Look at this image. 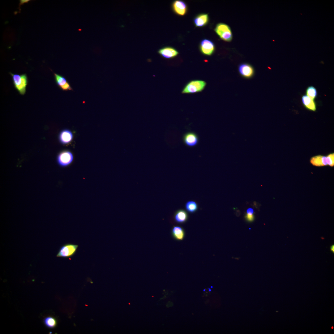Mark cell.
<instances>
[{
  "instance_id": "23",
  "label": "cell",
  "mask_w": 334,
  "mask_h": 334,
  "mask_svg": "<svg viewBox=\"0 0 334 334\" xmlns=\"http://www.w3.org/2000/svg\"><path fill=\"white\" fill-rule=\"evenodd\" d=\"M30 0H20V3L19 6L20 5H21L22 4H23L24 3L27 2H28Z\"/></svg>"
},
{
  "instance_id": "22",
  "label": "cell",
  "mask_w": 334,
  "mask_h": 334,
  "mask_svg": "<svg viewBox=\"0 0 334 334\" xmlns=\"http://www.w3.org/2000/svg\"><path fill=\"white\" fill-rule=\"evenodd\" d=\"M253 210L251 208H249L247 210L246 218L248 221H250L253 220Z\"/></svg>"
},
{
  "instance_id": "11",
  "label": "cell",
  "mask_w": 334,
  "mask_h": 334,
  "mask_svg": "<svg viewBox=\"0 0 334 334\" xmlns=\"http://www.w3.org/2000/svg\"><path fill=\"white\" fill-rule=\"evenodd\" d=\"M189 217L187 212L183 209L177 210L174 212L173 220L175 222L178 224H183L186 223Z\"/></svg>"
},
{
  "instance_id": "18",
  "label": "cell",
  "mask_w": 334,
  "mask_h": 334,
  "mask_svg": "<svg viewBox=\"0 0 334 334\" xmlns=\"http://www.w3.org/2000/svg\"><path fill=\"white\" fill-rule=\"evenodd\" d=\"M185 207L186 211L190 213L195 212L199 208L198 203L193 200H189L187 201L185 203Z\"/></svg>"
},
{
  "instance_id": "13",
  "label": "cell",
  "mask_w": 334,
  "mask_h": 334,
  "mask_svg": "<svg viewBox=\"0 0 334 334\" xmlns=\"http://www.w3.org/2000/svg\"><path fill=\"white\" fill-rule=\"evenodd\" d=\"M171 235L172 237L177 241L182 240L185 236V232L181 226H173L171 230Z\"/></svg>"
},
{
  "instance_id": "2",
  "label": "cell",
  "mask_w": 334,
  "mask_h": 334,
  "mask_svg": "<svg viewBox=\"0 0 334 334\" xmlns=\"http://www.w3.org/2000/svg\"><path fill=\"white\" fill-rule=\"evenodd\" d=\"M206 84L205 82L202 80H193L188 83L182 91V93H192L202 91Z\"/></svg>"
},
{
  "instance_id": "14",
  "label": "cell",
  "mask_w": 334,
  "mask_h": 334,
  "mask_svg": "<svg viewBox=\"0 0 334 334\" xmlns=\"http://www.w3.org/2000/svg\"><path fill=\"white\" fill-rule=\"evenodd\" d=\"M73 138L72 132L68 129H64L62 131L59 135V139L60 143L63 144H66L70 143Z\"/></svg>"
},
{
  "instance_id": "5",
  "label": "cell",
  "mask_w": 334,
  "mask_h": 334,
  "mask_svg": "<svg viewBox=\"0 0 334 334\" xmlns=\"http://www.w3.org/2000/svg\"><path fill=\"white\" fill-rule=\"evenodd\" d=\"M73 155L71 152L65 151L62 152L58 155L57 158V161L59 166L64 167L71 164L73 161Z\"/></svg>"
},
{
  "instance_id": "6",
  "label": "cell",
  "mask_w": 334,
  "mask_h": 334,
  "mask_svg": "<svg viewBox=\"0 0 334 334\" xmlns=\"http://www.w3.org/2000/svg\"><path fill=\"white\" fill-rule=\"evenodd\" d=\"M183 141L187 146L192 147L196 146L199 142V138L195 133L189 131L185 133L183 136Z\"/></svg>"
},
{
  "instance_id": "15",
  "label": "cell",
  "mask_w": 334,
  "mask_h": 334,
  "mask_svg": "<svg viewBox=\"0 0 334 334\" xmlns=\"http://www.w3.org/2000/svg\"><path fill=\"white\" fill-rule=\"evenodd\" d=\"M310 163L314 166L320 167L328 165L326 156L318 155L314 156L310 159Z\"/></svg>"
},
{
  "instance_id": "8",
  "label": "cell",
  "mask_w": 334,
  "mask_h": 334,
  "mask_svg": "<svg viewBox=\"0 0 334 334\" xmlns=\"http://www.w3.org/2000/svg\"><path fill=\"white\" fill-rule=\"evenodd\" d=\"M200 50L203 54L207 56L211 55L215 50L214 44L209 40L203 39L200 42Z\"/></svg>"
},
{
  "instance_id": "16",
  "label": "cell",
  "mask_w": 334,
  "mask_h": 334,
  "mask_svg": "<svg viewBox=\"0 0 334 334\" xmlns=\"http://www.w3.org/2000/svg\"><path fill=\"white\" fill-rule=\"evenodd\" d=\"M302 103L305 107L308 110L315 111L316 109L315 102L306 95L302 96Z\"/></svg>"
},
{
  "instance_id": "7",
  "label": "cell",
  "mask_w": 334,
  "mask_h": 334,
  "mask_svg": "<svg viewBox=\"0 0 334 334\" xmlns=\"http://www.w3.org/2000/svg\"><path fill=\"white\" fill-rule=\"evenodd\" d=\"M54 79L56 85L63 91H73L69 82L63 76L54 73Z\"/></svg>"
},
{
  "instance_id": "24",
  "label": "cell",
  "mask_w": 334,
  "mask_h": 334,
  "mask_svg": "<svg viewBox=\"0 0 334 334\" xmlns=\"http://www.w3.org/2000/svg\"><path fill=\"white\" fill-rule=\"evenodd\" d=\"M330 250L333 253L334 252V245H332L330 246Z\"/></svg>"
},
{
  "instance_id": "19",
  "label": "cell",
  "mask_w": 334,
  "mask_h": 334,
  "mask_svg": "<svg viewBox=\"0 0 334 334\" xmlns=\"http://www.w3.org/2000/svg\"><path fill=\"white\" fill-rule=\"evenodd\" d=\"M306 95L311 99L314 100L317 95L316 89L313 86L308 87L306 91Z\"/></svg>"
},
{
  "instance_id": "21",
  "label": "cell",
  "mask_w": 334,
  "mask_h": 334,
  "mask_svg": "<svg viewBox=\"0 0 334 334\" xmlns=\"http://www.w3.org/2000/svg\"><path fill=\"white\" fill-rule=\"evenodd\" d=\"M328 165L332 167L334 165V153H330L326 156Z\"/></svg>"
},
{
  "instance_id": "20",
  "label": "cell",
  "mask_w": 334,
  "mask_h": 334,
  "mask_svg": "<svg viewBox=\"0 0 334 334\" xmlns=\"http://www.w3.org/2000/svg\"><path fill=\"white\" fill-rule=\"evenodd\" d=\"M44 322L45 325L48 328H54L56 325L55 319L51 317H48L44 319Z\"/></svg>"
},
{
  "instance_id": "12",
  "label": "cell",
  "mask_w": 334,
  "mask_h": 334,
  "mask_svg": "<svg viewBox=\"0 0 334 334\" xmlns=\"http://www.w3.org/2000/svg\"><path fill=\"white\" fill-rule=\"evenodd\" d=\"M172 7L173 11L179 15H183L187 11V7L186 4L181 1L176 0L173 1L172 3Z\"/></svg>"
},
{
  "instance_id": "17",
  "label": "cell",
  "mask_w": 334,
  "mask_h": 334,
  "mask_svg": "<svg viewBox=\"0 0 334 334\" xmlns=\"http://www.w3.org/2000/svg\"><path fill=\"white\" fill-rule=\"evenodd\" d=\"M208 14H201L199 15L194 18V22L196 26L201 27L206 25L208 23Z\"/></svg>"
},
{
  "instance_id": "4",
  "label": "cell",
  "mask_w": 334,
  "mask_h": 334,
  "mask_svg": "<svg viewBox=\"0 0 334 334\" xmlns=\"http://www.w3.org/2000/svg\"><path fill=\"white\" fill-rule=\"evenodd\" d=\"M215 31L222 40L227 41L231 40L232 38V32L230 27L224 23H219L216 25Z\"/></svg>"
},
{
  "instance_id": "1",
  "label": "cell",
  "mask_w": 334,
  "mask_h": 334,
  "mask_svg": "<svg viewBox=\"0 0 334 334\" xmlns=\"http://www.w3.org/2000/svg\"><path fill=\"white\" fill-rule=\"evenodd\" d=\"M15 88L21 95L26 93V87L28 83L27 76L26 74L21 75L14 74L10 73Z\"/></svg>"
},
{
  "instance_id": "9",
  "label": "cell",
  "mask_w": 334,
  "mask_h": 334,
  "mask_svg": "<svg viewBox=\"0 0 334 334\" xmlns=\"http://www.w3.org/2000/svg\"><path fill=\"white\" fill-rule=\"evenodd\" d=\"M238 71L242 76L247 79L252 78L255 73L254 70L252 66L246 63H242L239 65Z\"/></svg>"
},
{
  "instance_id": "3",
  "label": "cell",
  "mask_w": 334,
  "mask_h": 334,
  "mask_svg": "<svg viewBox=\"0 0 334 334\" xmlns=\"http://www.w3.org/2000/svg\"><path fill=\"white\" fill-rule=\"evenodd\" d=\"M78 245L72 243H66L61 246L56 255L57 257L70 258L76 253Z\"/></svg>"
},
{
  "instance_id": "10",
  "label": "cell",
  "mask_w": 334,
  "mask_h": 334,
  "mask_svg": "<svg viewBox=\"0 0 334 334\" xmlns=\"http://www.w3.org/2000/svg\"><path fill=\"white\" fill-rule=\"evenodd\" d=\"M158 53L162 57L167 59L173 58L178 54V52L171 47H165L159 49Z\"/></svg>"
}]
</instances>
